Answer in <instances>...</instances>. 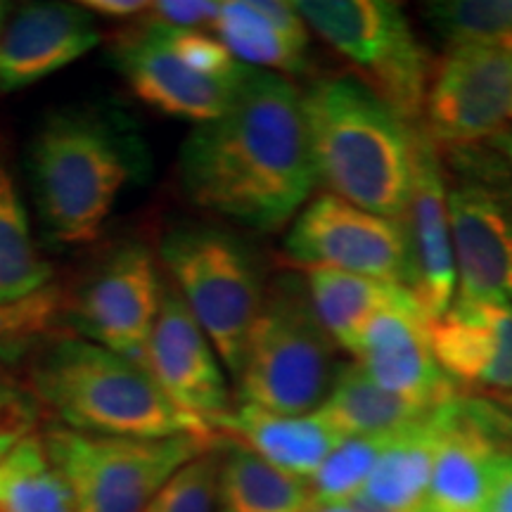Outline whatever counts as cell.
Returning a JSON list of instances; mask_svg holds the SVG:
<instances>
[{
  "instance_id": "cell-1",
  "label": "cell",
  "mask_w": 512,
  "mask_h": 512,
  "mask_svg": "<svg viewBox=\"0 0 512 512\" xmlns=\"http://www.w3.org/2000/svg\"><path fill=\"white\" fill-rule=\"evenodd\" d=\"M178 181L195 207L256 233L294 221L318 183L297 86L249 67L226 112L185 136Z\"/></svg>"
},
{
  "instance_id": "cell-2",
  "label": "cell",
  "mask_w": 512,
  "mask_h": 512,
  "mask_svg": "<svg viewBox=\"0 0 512 512\" xmlns=\"http://www.w3.org/2000/svg\"><path fill=\"white\" fill-rule=\"evenodd\" d=\"M133 121L81 105L43 117L29 143V183L43 233L62 247L100 238L128 185L143 181L150 155Z\"/></svg>"
},
{
  "instance_id": "cell-3",
  "label": "cell",
  "mask_w": 512,
  "mask_h": 512,
  "mask_svg": "<svg viewBox=\"0 0 512 512\" xmlns=\"http://www.w3.org/2000/svg\"><path fill=\"white\" fill-rule=\"evenodd\" d=\"M318 183L384 219L406 221L415 128L354 76H323L302 93Z\"/></svg>"
},
{
  "instance_id": "cell-4",
  "label": "cell",
  "mask_w": 512,
  "mask_h": 512,
  "mask_svg": "<svg viewBox=\"0 0 512 512\" xmlns=\"http://www.w3.org/2000/svg\"><path fill=\"white\" fill-rule=\"evenodd\" d=\"M27 389L57 425L100 437H216L162 392L145 366L88 342L55 335L29 354Z\"/></svg>"
},
{
  "instance_id": "cell-5",
  "label": "cell",
  "mask_w": 512,
  "mask_h": 512,
  "mask_svg": "<svg viewBox=\"0 0 512 512\" xmlns=\"http://www.w3.org/2000/svg\"><path fill=\"white\" fill-rule=\"evenodd\" d=\"M335 373V342L313 311L304 275H275L235 377L240 403L278 415H311L323 406Z\"/></svg>"
},
{
  "instance_id": "cell-6",
  "label": "cell",
  "mask_w": 512,
  "mask_h": 512,
  "mask_svg": "<svg viewBox=\"0 0 512 512\" xmlns=\"http://www.w3.org/2000/svg\"><path fill=\"white\" fill-rule=\"evenodd\" d=\"M157 259L223 366L238 377L266 292L245 242L219 226L183 223L166 230Z\"/></svg>"
},
{
  "instance_id": "cell-7",
  "label": "cell",
  "mask_w": 512,
  "mask_h": 512,
  "mask_svg": "<svg viewBox=\"0 0 512 512\" xmlns=\"http://www.w3.org/2000/svg\"><path fill=\"white\" fill-rule=\"evenodd\" d=\"M299 15L358 72V81L418 126L434 76L401 5L387 0H297Z\"/></svg>"
},
{
  "instance_id": "cell-8",
  "label": "cell",
  "mask_w": 512,
  "mask_h": 512,
  "mask_svg": "<svg viewBox=\"0 0 512 512\" xmlns=\"http://www.w3.org/2000/svg\"><path fill=\"white\" fill-rule=\"evenodd\" d=\"M48 458L74 496L76 512H143L171 477L223 439L100 437L50 425L41 434Z\"/></svg>"
},
{
  "instance_id": "cell-9",
  "label": "cell",
  "mask_w": 512,
  "mask_h": 512,
  "mask_svg": "<svg viewBox=\"0 0 512 512\" xmlns=\"http://www.w3.org/2000/svg\"><path fill=\"white\" fill-rule=\"evenodd\" d=\"M446 202L456 259V302L512 304V185L508 162L475 147L444 150Z\"/></svg>"
},
{
  "instance_id": "cell-10",
  "label": "cell",
  "mask_w": 512,
  "mask_h": 512,
  "mask_svg": "<svg viewBox=\"0 0 512 512\" xmlns=\"http://www.w3.org/2000/svg\"><path fill=\"white\" fill-rule=\"evenodd\" d=\"M159 259L145 242L110 249L67 294V318L88 342L145 366V351L162 304Z\"/></svg>"
},
{
  "instance_id": "cell-11",
  "label": "cell",
  "mask_w": 512,
  "mask_h": 512,
  "mask_svg": "<svg viewBox=\"0 0 512 512\" xmlns=\"http://www.w3.org/2000/svg\"><path fill=\"white\" fill-rule=\"evenodd\" d=\"M420 131L437 150H463L512 128V48H451L434 69Z\"/></svg>"
},
{
  "instance_id": "cell-12",
  "label": "cell",
  "mask_w": 512,
  "mask_h": 512,
  "mask_svg": "<svg viewBox=\"0 0 512 512\" xmlns=\"http://www.w3.org/2000/svg\"><path fill=\"white\" fill-rule=\"evenodd\" d=\"M285 249L304 268H337L408 290L411 249L406 221L370 214L330 192L313 197L294 216Z\"/></svg>"
},
{
  "instance_id": "cell-13",
  "label": "cell",
  "mask_w": 512,
  "mask_h": 512,
  "mask_svg": "<svg viewBox=\"0 0 512 512\" xmlns=\"http://www.w3.org/2000/svg\"><path fill=\"white\" fill-rule=\"evenodd\" d=\"M439 448L422 512H484L503 458L512 456V413L453 394L434 408Z\"/></svg>"
},
{
  "instance_id": "cell-14",
  "label": "cell",
  "mask_w": 512,
  "mask_h": 512,
  "mask_svg": "<svg viewBox=\"0 0 512 512\" xmlns=\"http://www.w3.org/2000/svg\"><path fill=\"white\" fill-rule=\"evenodd\" d=\"M112 57L140 102L195 126L226 112L242 81H221L202 72L181 53L169 29L145 22L143 17L119 31Z\"/></svg>"
},
{
  "instance_id": "cell-15",
  "label": "cell",
  "mask_w": 512,
  "mask_h": 512,
  "mask_svg": "<svg viewBox=\"0 0 512 512\" xmlns=\"http://www.w3.org/2000/svg\"><path fill=\"white\" fill-rule=\"evenodd\" d=\"M145 368L183 413L204 422L211 432L230 413L221 358L169 283H164L162 304L147 342Z\"/></svg>"
},
{
  "instance_id": "cell-16",
  "label": "cell",
  "mask_w": 512,
  "mask_h": 512,
  "mask_svg": "<svg viewBox=\"0 0 512 512\" xmlns=\"http://www.w3.org/2000/svg\"><path fill=\"white\" fill-rule=\"evenodd\" d=\"M411 275L408 290L427 323L444 316L456 302L458 275L448 221L446 176L439 150L420 126L415 128L413 190L406 214Z\"/></svg>"
},
{
  "instance_id": "cell-17",
  "label": "cell",
  "mask_w": 512,
  "mask_h": 512,
  "mask_svg": "<svg viewBox=\"0 0 512 512\" xmlns=\"http://www.w3.org/2000/svg\"><path fill=\"white\" fill-rule=\"evenodd\" d=\"M102 34L79 3H27L0 31V91L15 93L79 62Z\"/></svg>"
},
{
  "instance_id": "cell-18",
  "label": "cell",
  "mask_w": 512,
  "mask_h": 512,
  "mask_svg": "<svg viewBox=\"0 0 512 512\" xmlns=\"http://www.w3.org/2000/svg\"><path fill=\"white\" fill-rule=\"evenodd\" d=\"M354 358L382 389L422 408H437L458 394L434 358L427 320L415 302L377 313Z\"/></svg>"
},
{
  "instance_id": "cell-19",
  "label": "cell",
  "mask_w": 512,
  "mask_h": 512,
  "mask_svg": "<svg viewBox=\"0 0 512 512\" xmlns=\"http://www.w3.org/2000/svg\"><path fill=\"white\" fill-rule=\"evenodd\" d=\"M427 330L434 358L453 384L512 394V304L453 302Z\"/></svg>"
},
{
  "instance_id": "cell-20",
  "label": "cell",
  "mask_w": 512,
  "mask_h": 512,
  "mask_svg": "<svg viewBox=\"0 0 512 512\" xmlns=\"http://www.w3.org/2000/svg\"><path fill=\"white\" fill-rule=\"evenodd\" d=\"M211 34L245 67L273 74H302L306 69L309 27L294 3L228 0L221 3Z\"/></svg>"
},
{
  "instance_id": "cell-21",
  "label": "cell",
  "mask_w": 512,
  "mask_h": 512,
  "mask_svg": "<svg viewBox=\"0 0 512 512\" xmlns=\"http://www.w3.org/2000/svg\"><path fill=\"white\" fill-rule=\"evenodd\" d=\"M216 432L304 482L316 475L325 458L344 441L318 413L278 415L252 403H240L221 418Z\"/></svg>"
},
{
  "instance_id": "cell-22",
  "label": "cell",
  "mask_w": 512,
  "mask_h": 512,
  "mask_svg": "<svg viewBox=\"0 0 512 512\" xmlns=\"http://www.w3.org/2000/svg\"><path fill=\"white\" fill-rule=\"evenodd\" d=\"M304 280L320 325L335 342V347L351 356L356 354L363 330L377 313L415 302L406 287L382 283L366 275L344 273L337 268H306Z\"/></svg>"
},
{
  "instance_id": "cell-23",
  "label": "cell",
  "mask_w": 512,
  "mask_h": 512,
  "mask_svg": "<svg viewBox=\"0 0 512 512\" xmlns=\"http://www.w3.org/2000/svg\"><path fill=\"white\" fill-rule=\"evenodd\" d=\"M439 430L434 411L394 432L361 496L382 512H422L430 491Z\"/></svg>"
},
{
  "instance_id": "cell-24",
  "label": "cell",
  "mask_w": 512,
  "mask_h": 512,
  "mask_svg": "<svg viewBox=\"0 0 512 512\" xmlns=\"http://www.w3.org/2000/svg\"><path fill=\"white\" fill-rule=\"evenodd\" d=\"M432 411L382 389L358 363H344L316 413L339 437L349 439L399 432Z\"/></svg>"
},
{
  "instance_id": "cell-25",
  "label": "cell",
  "mask_w": 512,
  "mask_h": 512,
  "mask_svg": "<svg viewBox=\"0 0 512 512\" xmlns=\"http://www.w3.org/2000/svg\"><path fill=\"white\" fill-rule=\"evenodd\" d=\"M311 486L230 441L219 467V512H313Z\"/></svg>"
},
{
  "instance_id": "cell-26",
  "label": "cell",
  "mask_w": 512,
  "mask_h": 512,
  "mask_svg": "<svg viewBox=\"0 0 512 512\" xmlns=\"http://www.w3.org/2000/svg\"><path fill=\"white\" fill-rule=\"evenodd\" d=\"M53 283V264L38 252L15 178L0 162V304L17 302Z\"/></svg>"
},
{
  "instance_id": "cell-27",
  "label": "cell",
  "mask_w": 512,
  "mask_h": 512,
  "mask_svg": "<svg viewBox=\"0 0 512 512\" xmlns=\"http://www.w3.org/2000/svg\"><path fill=\"white\" fill-rule=\"evenodd\" d=\"M0 512H76L72 491L36 434L0 458Z\"/></svg>"
},
{
  "instance_id": "cell-28",
  "label": "cell",
  "mask_w": 512,
  "mask_h": 512,
  "mask_svg": "<svg viewBox=\"0 0 512 512\" xmlns=\"http://www.w3.org/2000/svg\"><path fill=\"white\" fill-rule=\"evenodd\" d=\"M422 15L448 50L512 41V0H439L427 3Z\"/></svg>"
},
{
  "instance_id": "cell-29",
  "label": "cell",
  "mask_w": 512,
  "mask_h": 512,
  "mask_svg": "<svg viewBox=\"0 0 512 512\" xmlns=\"http://www.w3.org/2000/svg\"><path fill=\"white\" fill-rule=\"evenodd\" d=\"M392 434L349 437L342 444H337L335 451L318 467L316 475L309 479L316 505L349 503L351 498L361 494Z\"/></svg>"
},
{
  "instance_id": "cell-30",
  "label": "cell",
  "mask_w": 512,
  "mask_h": 512,
  "mask_svg": "<svg viewBox=\"0 0 512 512\" xmlns=\"http://www.w3.org/2000/svg\"><path fill=\"white\" fill-rule=\"evenodd\" d=\"M219 446L183 465L143 512H219Z\"/></svg>"
},
{
  "instance_id": "cell-31",
  "label": "cell",
  "mask_w": 512,
  "mask_h": 512,
  "mask_svg": "<svg viewBox=\"0 0 512 512\" xmlns=\"http://www.w3.org/2000/svg\"><path fill=\"white\" fill-rule=\"evenodd\" d=\"M221 3L211 0H159L150 3L143 19L166 29H207L219 15Z\"/></svg>"
},
{
  "instance_id": "cell-32",
  "label": "cell",
  "mask_w": 512,
  "mask_h": 512,
  "mask_svg": "<svg viewBox=\"0 0 512 512\" xmlns=\"http://www.w3.org/2000/svg\"><path fill=\"white\" fill-rule=\"evenodd\" d=\"M83 10L91 12L93 17H107V19H140L150 10V3L145 0H83L79 3Z\"/></svg>"
},
{
  "instance_id": "cell-33",
  "label": "cell",
  "mask_w": 512,
  "mask_h": 512,
  "mask_svg": "<svg viewBox=\"0 0 512 512\" xmlns=\"http://www.w3.org/2000/svg\"><path fill=\"white\" fill-rule=\"evenodd\" d=\"M484 512H512V456L503 458L498 465Z\"/></svg>"
},
{
  "instance_id": "cell-34",
  "label": "cell",
  "mask_w": 512,
  "mask_h": 512,
  "mask_svg": "<svg viewBox=\"0 0 512 512\" xmlns=\"http://www.w3.org/2000/svg\"><path fill=\"white\" fill-rule=\"evenodd\" d=\"M491 143H494V147L498 150V155H501L505 162H508L510 169H512V128H510V131L501 133V136H498V138L491 140Z\"/></svg>"
},
{
  "instance_id": "cell-35",
  "label": "cell",
  "mask_w": 512,
  "mask_h": 512,
  "mask_svg": "<svg viewBox=\"0 0 512 512\" xmlns=\"http://www.w3.org/2000/svg\"><path fill=\"white\" fill-rule=\"evenodd\" d=\"M313 512H358L351 503H325V505H316Z\"/></svg>"
},
{
  "instance_id": "cell-36",
  "label": "cell",
  "mask_w": 512,
  "mask_h": 512,
  "mask_svg": "<svg viewBox=\"0 0 512 512\" xmlns=\"http://www.w3.org/2000/svg\"><path fill=\"white\" fill-rule=\"evenodd\" d=\"M10 17V5L8 3H0V31H3L5 22H8Z\"/></svg>"
},
{
  "instance_id": "cell-37",
  "label": "cell",
  "mask_w": 512,
  "mask_h": 512,
  "mask_svg": "<svg viewBox=\"0 0 512 512\" xmlns=\"http://www.w3.org/2000/svg\"><path fill=\"white\" fill-rule=\"evenodd\" d=\"M19 444V441H10V439H0V458H3L5 456V453H8L10 451V448L12 446H17Z\"/></svg>"
},
{
  "instance_id": "cell-38",
  "label": "cell",
  "mask_w": 512,
  "mask_h": 512,
  "mask_svg": "<svg viewBox=\"0 0 512 512\" xmlns=\"http://www.w3.org/2000/svg\"><path fill=\"white\" fill-rule=\"evenodd\" d=\"M8 380H12V377L8 375V370H5V368H0V384H3V382H8Z\"/></svg>"
},
{
  "instance_id": "cell-39",
  "label": "cell",
  "mask_w": 512,
  "mask_h": 512,
  "mask_svg": "<svg viewBox=\"0 0 512 512\" xmlns=\"http://www.w3.org/2000/svg\"><path fill=\"white\" fill-rule=\"evenodd\" d=\"M505 403H510V406H512V394L505 396Z\"/></svg>"
},
{
  "instance_id": "cell-40",
  "label": "cell",
  "mask_w": 512,
  "mask_h": 512,
  "mask_svg": "<svg viewBox=\"0 0 512 512\" xmlns=\"http://www.w3.org/2000/svg\"><path fill=\"white\" fill-rule=\"evenodd\" d=\"M508 46H510V48H512V41H510V43H508Z\"/></svg>"
}]
</instances>
